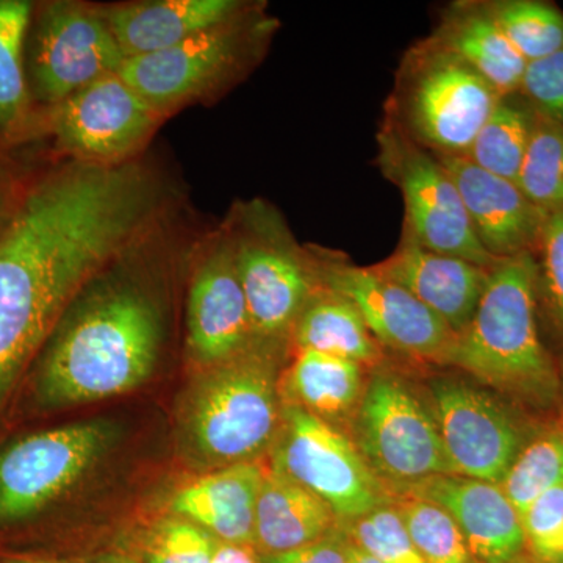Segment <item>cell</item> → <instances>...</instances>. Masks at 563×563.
<instances>
[{
    "instance_id": "cell-1",
    "label": "cell",
    "mask_w": 563,
    "mask_h": 563,
    "mask_svg": "<svg viewBox=\"0 0 563 563\" xmlns=\"http://www.w3.org/2000/svg\"><path fill=\"white\" fill-rule=\"evenodd\" d=\"M162 199L135 161H70L29 180L0 236V409L87 284L146 236Z\"/></svg>"
},
{
    "instance_id": "cell-2",
    "label": "cell",
    "mask_w": 563,
    "mask_h": 563,
    "mask_svg": "<svg viewBox=\"0 0 563 563\" xmlns=\"http://www.w3.org/2000/svg\"><path fill=\"white\" fill-rule=\"evenodd\" d=\"M162 314L129 282H106L70 303L29 369L43 412L114 398L150 379L162 346Z\"/></svg>"
},
{
    "instance_id": "cell-3",
    "label": "cell",
    "mask_w": 563,
    "mask_h": 563,
    "mask_svg": "<svg viewBox=\"0 0 563 563\" xmlns=\"http://www.w3.org/2000/svg\"><path fill=\"white\" fill-rule=\"evenodd\" d=\"M498 395L548 412L562 402L561 372L539 329L533 252L499 258L468 328L446 358Z\"/></svg>"
},
{
    "instance_id": "cell-4",
    "label": "cell",
    "mask_w": 563,
    "mask_h": 563,
    "mask_svg": "<svg viewBox=\"0 0 563 563\" xmlns=\"http://www.w3.org/2000/svg\"><path fill=\"white\" fill-rule=\"evenodd\" d=\"M282 413L276 366L246 351L213 366L196 385L181 418L184 443L199 465L254 462L276 442Z\"/></svg>"
},
{
    "instance_id": "cell-5",
    "label": "cell",
    "mask_w": 563,
    "mask_h": 563,
    "mask_svg": "<svg viewBox=\"0 0 563 563\" xmlns=\"http://www.w3.org/2000/svg\"><path fill=\"white\" fill-rule=\"evenodd\" d=\"M501 98L472 66L428 40L404 60L396 124L432 154L466 155Z\"/></svg>"
},
{
    "instance_id": "cell-6",
    "label": "cell",
    "mask_w": 563,
    "mask_h": 563,
    "mask_svg": "<svg viewBox=\"0 0 563 563\" xmlns=\"http://www.w3.org/2000/svg\"><path fill=\"white\" fill-rule=\"evenodd\" d=\"M118 439L113 422H73L0 446V532L38 520L65 498Z\"/></svg>"
},
{
    "instance_id": "cell-7",
    "label": "cell",
    "mask_w": 563,
    "mask_h": 563,
    "mask_svg": "<svg viewBox=\"0 0 563 563\" xmlns=\"http://www.w3.org/2000/svg\"><path fill=\"white\" fill-rule=\"evenodd\" d=\"M229 233L254 339L274 340L292 331L320 284L318 266L265 201L243 206Z\"/></svg>"
},
{
    "instance_id": "cell-8",
    "label": "cell",
    "mask_w": 563,
    "mask_h": 563,
    "mask_svg": "<svg viewBox=\"0 0 563 563\" xmlns=\"http://www.w3.org/2000/svg\"><path fill=\"white\" fill-rule=\"evenodd\" d=\"M354 439L393 496L428 477L453 474L431 409L398 374L374 373L365 385Z\"/></svg>"
},
{
    "instance_id": "cell-9",
    "label": "cell",
    "mask_w": 563,
    "mask_h": 563,
    "mask_svg": "<svg viewBox=\"0 0 563 563\" xmlns=\"http://www.w3.org/2000/svg\"><path fill=\"white\" fill-rule=\"evenodd\" d=\"M125 60L101 9L65 0L35 3L25 70L40 113L92 81L120 73Z\"/></svg>"
},
{
    "instance_id": "cell-10",
    "label": "cell",
    "mask_w": 563,
    "mask_h": 563,
    "mask_svg": "<svg viewBox=\"0 0 563 563\" xmlns=\"http://www.w3.org/2000/svg\"><path fill=\"white\" fill-rule=\"evenodd\" d=\"M269 33L268 21L255 20L250 11L169 49L128 58L120 74L165 117L235 80Z\"/></svg>"
},
{
    "instance_id": "cell-11",
    "label": "cell",
    "mask_w": 563,
    "mask_h": 563,
    "mask_svg": "<svg viewBox=\"0 0 563 563\" xmlns=\"http://www.w3.org/2000/svg\"><path fill=\"white\" fill-rule=\"evenodd\" d=\"M272 466L328 504L340 525L395 499L336 426L288 404L273 444Z\"/></svg>"
},
{
    "instance_id": "cell-12",
    "label": "cell",
    "mask_w": 563,
    "mask_h": 563,
    "mask_svg": "<svg viewBox=\"0 0 563 563\" xmlns=\"http://www.w3.org/2000/svg\"><path fill=\"white\" fill-rule=\"evenodd\" d=\"M380 169L401 191L404 233L421 246L492 268V257L474 235L461 195L442 163L388 120L379 135Z\"/></svg>"
},
{
    "instance_id": "cell-13",
    "label": "cell",
    "mask_w": 563,
    "mask_h": 563,
    "mask_svg": "<svg viewBox=\"0 0 563 563\" xmlns=\"http://www.w3.org/2000/svg\"><path fill=\"white\" fill-rule=\"evenodd\" d=\"M162 114L122 79L109 74L41 113V136L74 162H131L161 124Z\"/></svg>"
},
{
    "instance_id": "cell-14",
    "label": "cell",
    "mask_w": 563,
    "mask_h": 563,
    "mask_svg": "<svg viewBox=\"0 0 563 563\" xmlns=\"http://www.w3.org/2000/svg\"><path fill=\"white\" fill-rule=\"evenodd\" d=\"M429 401L451 472L501 484L532 437L517 415L487 388L461 377L429 380Z\"/></svg>"
},
{
    "instance_id": "cell-15",
    "label": "cell",
    "mask_w": 563,
    "mask_h": 563,
    "mask_svg": "<svg viewBox=\"0 0 563 563\" xmlns=\"http://www.w3.org/2000/svg\"><path fill=\"white\" fill-rule=\"evenodd\" d=\"M320 284L354 303L380 346L410 357L446 363L454 332L424 303L373 268L329 261L318 266Z\"/></svg>"
},
{
    "instance_id": "cell-16",
    "label": "cell",
    "mask_w": 563,
    "mask_h": 563,
    "mask_svg": "<svg viewBox=\"0 0 563 563\" xmlns=\"http://www.w3.org/2000/svg\"><path fill=\"white\" fill-rule=\"evenodd\" d=\"M187 325L191 357L207 366L243 354L254 339L229 231L213 240L196 269L188 296Z\"/></svg>"
},
{
    "instance_id": "cell-17",
    "label": "cell",
    "mask_w": 563,
    "mask_h": 563,
    "mask_svg": "<svg viewBox=\"0 0 563 563\" xmlns=\"http://www.w3.org/2000/svg\"><path fill=\"white\" fill-rule=\"evenodd\" d=\"M396 495L415 496L446 510L479 563H515L528 555L521 515L499 484L439 474Z\"/></svg>"
},
{
    "instance_id": "cell-18",
    "label": "cell",
    "mask_w": 563,
    "mask_h": 563,
    "mask_svg": "<svg viewBox=\"0 0 563 563\" xmlns=\"http://www.w3.org/2000/svg\"><path fill=\"white\" fill-rule=\"evenodd\" d=\"M461 195L474 235L495 258L533 252L548 214L517 184L484 172L465 155H437Z\"/></svg>"
},
{
    "instance_id": "cell-19",
    "label": "cell",
    "mask_w": 563,
    "mask_h": 563,
    "mask_svg": "<svg viewBox=\"0 0 563 563\" xmlns=\"http://www.w3.org/2000/svg\"><path fill=\"white\" fill-rule=\"evenodd\" d=\"M373 269L412 292L455 336L472 322L490 276V268L428 250L406 233L390 257Z\"/></svg>"
},
{
    "instance_id": "cell-20",
    "label": "cell",
    "mask_w": 563,
    "mask_h": 563,
    "mask_svg": "<svg viewBox=\"0 0 563 563\" xmlns=\"http://www.w3.org/2000/svg\"><path fill=\"white\" fill-rule=\"evenodd\" d=\"M125 58L169 49L211 27L250 13L240 0H157L101 9Z\"/></svg>"
},
{
    "instance_id": "cell-21",
    "label": "cell",
    "mask_w": 563,
    "mask_h": 563,
    "mask_svg": "<svg viewBox=\"0 0 563 563\" xmlns=\"http://www.w3.org/2000/svg\"><path fill=\"white\" fill-rule=\"evenodd\" d=\"M263 474L265 466L257 461L214 470L174 495L173 512L220 542L254 548L255 509Z\"/></svg>"
},
{
    "instance_id": "cell-22",
    "label": "cell",
    "mask_w": 563,
    "mask_h": 563,
    "mask_svg": "<svg viewBox=\"0 0 563 563\" xmlns=\"http://www.w3.org/2000/svg\"><path fill=\"white\" fill-rule=\"evenodd\" d=\"M339 526L328 504L273 466H265L255 509L254 548L258 554L298 550Z\"/></svg>"
},
{
    "instance_id": "cell-23",
    "label": "cell",
    "mask_w": 563,
    "mask_h": 563,
    "mask_svg": "<svg viewBox=\"0 0 563 563\" xmlns=\"http://www.w3.org/2000/svg\"><path fill=\"white\" fill-rule=\"evenodd\" d=\"M431 40L472 66L503 98L520 92L528 62L488 16L483 3L451 7Z\"/></svg>"
},
{
    "instance_id": "cell-24",
    "label": "cell",
    "mask_w": 563,
    "mask_h": 563,
    "mask_svg": "<svg viewBox=\"0 0 563 563\" xmlns=\"http://www.w3.org/2000/svg\"><path fill=\"white\" fill-rule=\"evenodd\" d=\"M33 9L31 0H0V147L5 151L41 136V113L25 70Z\"/></svg>"
},
{
    "instance_id": "cell-25",
    "label": "cell",
    "mask_w": 563,
    "mask_h": 563,
    "mask_svg": "<svg viewBox=\"0 0 563 563\" xmlns=\"http://www.w3.org/2000/svg\"><path fill=\"white\" fill-rule=\"evenodd\" d=\"M291 332L298 350L333 355L363 368L383 362V347L354 303L324 285L314 290Z\"/></svg>"
},
{
    "instance_id": "cell-26",
    "label": "cell",
    "mask_w": 563,
    "mask_h": 563,
    "mask_svg": "<svg viewBox=\"0 0 563 563\" xmlns=\"http://www.w3.org/2000/svg\"><path fill=\"white\" fill-rule=\"evenodd\" d=\"M363 390V366L309 350H298L284 380L288 406L299 407L332 426L357 412Z\"/></svg>"
},
{
    "instance_id": "cell-27",
    "label": "cell",
    "mask_w": 563,
    "mask_h": 563,
    "mask_svg": "<svg viewBox=\"0 0 563 563\" xmlns=\"http://www.w3.org/2000/svg\"><path fill=\"white\" fill-rule=\"evenodd\" d=\"M532 107L504 96L465 155L484 172L517 181L531 139Z\"/></svg>"
},
{
    "instance_id": "cell-28",
    "label": "cell",
    "mask_w": 563,
    "mask_h": 563,
    "mask_svg": "<svg viewBox=\"0 0 563 563\" xmlns=\"http://www.w3.org/2000/svg\"><path fill=\"white\" fill-rule=\"evenodd\" d=\"M515 184L543 213L563 211V125L537 111Z\"/></svg>"
},
{
    "instance_id": "cell-29",
    "label": "cell",
    "mask_w": 563,
    "mask_h": 563,
    "mask_svg": "<svg viewBox=\"0 0 563 563\" xmlns=\"http://www.w3.org/2000/svg\"><path fill=\"white\" fill-rule=\"evenodd\" d=\"M483 7L526 62L563 51V13L554 5L539 0H496Z\"/></svg>"
},
{
    "instance_id": "cell-30",
    "label": "cell",
    "mask_w": 563,
    "mask_h": 563,
    "mask_svg": "<svg viewBox=\"0 0 563 563\" xmlns=\"http://www.w3.org/2000/svg\"><path fill=\"white\" fill-rule=\"evenodd\" d=\"M561 483L563 424H555L531 437L499 485L521 515L540 495Z\"/></svg>"
},
{
    "instance_id": "cell-31",
    "label": "cell",
    "mask_w": 563,
    "mask_h": 563,
    "mask_svg": "<svg viewBox=\"0 0 563 563\" xmlns=\"http://www.w3.org/2000/svg\"><path fill=\"white\" fill-rule=\"evenodd\" d=\"M396 509L426 563H479L451 515L437 504L396 495Z\"/></svg>"
},
{
    "instance_id": "cell-32",
    "label": "cell",
    "mask_w": 563,
    "mask_h": 563,
    "mask_svg": "<svg viewBox=\"0 0 563 563\" xmlns=\"http://www.w3.org/2000/svg\"><path fill=\"white\" fill-rule=\"evenodd\" d=\"M351 543L380 563H426L418 553L395 503L340 525Z\"/></svg>"
},
{
    "instance_id": "cell-33",
    "label": "cell",
    "mask_w": 563,
    "mask_h": 563,
    "mask_svg": "<svg viewBox=\"0 0 563 563\" xmlns=\"http://www.w3.org/2000/svg\"><path fill=\"white\" fill-rule=\"evenodd\" d=\"M537 291L548 322L563 342V211L548 214L537 250Z\"/></svg>"
},
{
    "instance_id": "cell-34",
    "label": "cell",
    "mask_w": 563,
    "mask_h": 563,
    "mask_svg": "<svg viewBox=\"0 0 563 563\" xmlns=\"http://www.w3.org/2000/svg\"><path fill=\"white\" fill-rule=\"evenodd\" d=\"M218 540L185 518H165L150 532L146 563H211Z\"/></svg>"
},
{
    "instance_id": "cell-35",
    "label": "cell",
    "mask_w": 563,
    "mask_h": 563,
    "mask_svg": "<svg viewBox=\"0 0 563 563\" xmlns=\"http://www.w3.org/2000/svg\"><path fill=\"white\" fill-rule=\"evenodd\" d=\"M521 525L531 558L563 563V483L540 495L521 514Z\"/></svg>"
},
{
    "instance_id": "cell-36",
    "label": "cell",
    "mask_w": 563,
    "mask_h": 563,
    "mask_svg": "<svg viewBox=\"0 0 563 563\" xmlns=\"http://www.w3.org/2000/svg\"><path fill=\"white\" fill-rule=\"evenodd\" d=\"M520 92L537 113L563 125V51L528 63Z\"/></svg>"
},
{
    "instance_id": "cell-37",
    "label": "cell",
    "mask_w": 563,
    "mask_h": 563,
    "mask_svg": "<svg viewBox=\"0 0 563 563\" xmlns=\"http://www.w3.org/2000/svg\"><path fill=\"white\" fill-rule=\"evenodd\" d=\"M352 543L342 526L298 550L279 554H258L261 563H350Z\"/></svg>"
},
{
    "instance_id": "cell-38",
    "label": "cell",
    "mask_w": 563,
    "mask_h": 563,
    "mask_svg": "<svg viewBox=\"0 0 563 563\" xmlns=\"http://www.w3.org/2000/svg\"><path fill=\"white\" fill-rule=\"evenodd\" d=\"M29 180L31 179L21 176L20 169L10 158L9 151L0 147V236L9 228Z\"/></svg>"
},
{
    "instance_id": "cell-39",
    "label": "cell",
    "mask_w": 563,
    "mask_h": 563,
    "mask_svg": "<svg viewBox=\"0 0 563 563\" xmlns=\"http://www.w3.org/2000/svg\"><path fill=\"white\" fill-rule=\"evenodd\" d=\"M211 563H261L255 548L218 540Z\"/></svg>"
},
{
    "instance_id": "cell-40",
    "label": "cell",
    "mask_w": 563,
    "mask_h": 563,
    "mask_svg": "<svg viewBox=\"0 0 563 563\" xmlns=\"http://www.w3.org/2000/svg\"><path fill=\"white\" fill-rule=\"evenodd\" d=\"M95 563H140L128 554L109 553L99 555Z\"/></svg>"
},
{
    "instance_id": "cell-41",
    "label": "cell",
    "mask_w": 563,
    "mask_h": 563,
    "mask_svg": "<svg viewBox=\"0 0 563 563\" xmlns=\"http://www.w3.org/2000/svg\"><path fill=\"white\" fill-rule=\"evenodd\" d=\"M350 563H380L376 561V559L372 558V555L366 554L365 551H362L361 548L352 544Z\"/></svg>"
},
{
    "instance_id": "cell-42",
    "label": "cell",
    "mask_w": 563,
    "mask_h": 563,
    "mask_svg": "<svg viewBox=\"0 0 563 563\" xmlns=\"http://www.w3.org/2000/svg\"><path fill=\"white\" fill-rule=\"evenodd\" d=\"M2 563H57V562L46 561V559L25 558V555H18V558L3 559Z\"/></svg>"
},
{
    "instance_id": "cell-43",
    "label": "cell",
    "mask_w": 563,
    "mask_h": 563,
    "mask_svg": "<svg viewBox=\"0 0 563 563\" xmlns=\"http://www.w3.org/2000/svg\"><path fill=\"white\" fill-rule=\"evenodd\" d=\"M515 563H548L542 561H537V559L531 558V555H526V558L521 559V561Z\"/></svg>"
},
{
    "instance_id": "cell-44",
    "label": "cell",
    "mask_w": 563,
    "mask_h": 563,
    "mask_svg": "<svg viewBox=\"0 0 563 563\" xmlns=\"http://www.w3.org/2000/svg\"><path fill=\"white\" fill-rule=\"evenodd\" d=\"M561 384H562V401H563V372L561 373Z\"/></svg>"
}]
</instances>
